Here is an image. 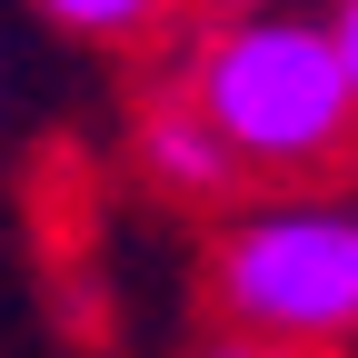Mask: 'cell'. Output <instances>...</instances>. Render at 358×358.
<instances>
[{"instance_id":"8992f818","label":"cell","mask_w":358,"mask_h":358,"mask_svg":"<svg viewBox=\"0 0 358 358\" xmlns=\"http://www.w3.org/2000/svg\"><path fill=\"white\" fill-rule=\"evenodd\" d=\"M199 358H289V348H268V338H249V329H219Z\"/></svg>"},{"instance_id":"5b68a950","label":"cell","mask_w":358,"mask_h":358,"mask_svg":"<svg viewBox=\"0 0 358 358\" xmlns=\"http://www.w3.org/2000/svg\"><path fill=\"white\" fill-rule=\"evenodd\" d=\"M319 30H329V60H338V80H348V100H358V0H338V10H329Z\"/></svg>"},{"instance_id":"3957f363","label":"cell","mask_w":358,"mask_h":358,"mask_svg":"<svg viewBox=\"0 0 358 358\" xmlns=\"http://www.w3.org/2000/svg\"><path fill=\"white\" fill-rule=\"evenodd\" d=\"M140 159L169 179V189H189V199H209V189H229V179H239V159L219 150V129L179 100V90H169V100H150V120H140Z\"/></svg>"},{"instance_id":"6da1fadb","label":"cell","mask_w":358,"mask_h":358,"mask_svg":"<svg viewBox=\"0 0 358 358\" xmlns=\"http://www.w3.org/2000/svg\"><path fill=\"white\" fill-rule=\"evenodd\" d=\"M179 100L219 129V150L239 169H279V179L329 169L348 150V129H358V100H348V80L329 60V30L308 10H239V20H219L199 40L189 80H179Z\"/></svg>"},{"instance_id":"7a4b0ae2","label":"cell","mask_w":358,"mask_h":358,"mask_svg":"<svg viewBox=\"0 0 358 358\" xmlns=\"http://www.w3.org/2000/svg\"><path fill=\"white\" fill-rule=\"evenodd\" d=\"M219 308L229 329L268 338V348H319L358 329V209L338 199H279L249 209L219 239Z\"/></svg>"},{"instance_id":"277c9868","label":"cell","mask_w":358,"mask_h":358,"mask_svg":"<svg viewBox=\"0 0 358 358\" xmlns=\"http://www.w3.org/2000/svg\"><path fill=\"white\" fill-rule=\"evenodd\" d=\"M169 10V0H40V20H60L80 40H129V30H150Z\"/></svg>"}]
</instances>
